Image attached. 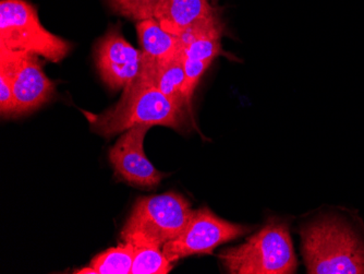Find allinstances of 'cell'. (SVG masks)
<instances>
[{
  "instance_id": "13",
  "label": "cell",
  "mask_w": 364,
  "mask_h": 274,
  "mask_svg": "<svg viewBox=\"0 0 364 274\" xmlns=\"http://www.w3.org/2000/svg\"><path fill=\"white\" fill-rule=\"evenodd\" d=\"M185 81V58L182 50L175 58L164 63L159 68L155 80V87L180 107L190 110L191 103L188 102L183 91Z\"/></svg>"
},
{
  "instance_id": "15",
  "label": "cell",
  "mask_w": 364,
  "mask_h": 274,
  "mask_svg": "<svg viewBox=\"0 0 364 274\" xmlns=\"http://www.w3.org/2000/svg\"><path fill=\"white\" fill-rule=\"evenodd\" d=\"M173 268V263L167 259L163 248L134 247L131 274H167Z\"/></svg>"
},
{
  "instance_id": "6",
  "label": "cell",
  "mask_w": 364,
  "mask_h": 274,
  "mask_svg": "<svg viewBox=\"0 0 364 274\" xmlns=\"http://www.w3.org/2000/svg\"><path fill=\"white\" fill-rule=\"evenodd\" d=\"M0 71L11 81L16 117L38 110L54 96V83L45 75L38 55L0 46Z\"/></svg>"
},
{
  "instance_id": "8",
  "label": "cell",
  "mask_w": 364,
  "mask_h": 274,
  "mask_svg": "<svg viewBox=\"0 0 364 274\" xmlns=\"http://www.w3.org/2000/svg\"><path fill=\"white\" fill-rule=\"evenodd\" d=\"M150 126L136 125L128 129L110 149L109 159L114 172L131 185L154 188L164 179L144 152V139Z\"/></svg>"
},
{
  "instance_id": "9",
  "label": "cell",
  "mask_w": 364,
  "mask_h": 274,
  "mask_svg": "<svg viewBox=\"0 0 364 274\" xmlns=\"http://www.w3.org/2000/svg\"><path fill=\"white\" fill-rule=\"evenodd\" d=\"M96 66L109 89L124 90L140 71L142 51L134 48L117 28H110L96 47Z\"/></svg>"
},
{
  "instance_id": "1",
  "label": "cell",
  "mask_w": 364,
  "mask_h": 274,
  "mask_svg": "<svg viewBox=\"0 0 364 274\" xmlns=\"http://www.w3.org/2000/svg\"><path fill=\"white\" fill-rule=\"evenodd\" d=\"M302 253L310 274H364V237L338 214H325L301 232Z\"/></svg>"
},
{
  "instance_id": "2",
  "label": "cell",
  "mask_w": 364,
  "mask_h": 274,
  "mask_svg": "<svg viewBox=\"0 0 364 274\" xmlns=\"http://www.w3.org/2000/svg\"><path fill=\"white\" fill-rule=\"evenodd\" d=\"M189 110L180 107L156 87L128 85L114 107L91 120L94 132L104 137L124 132L136 125L164 126L183 130Z\"/></svg>"
},
{
  "instance_id": "7",
  "label": "cell",
  "mask_w": 364,
  "mask_h": 274,
  "mask_svg": "<svg viewBox=\"0 0 364 274\" xmlns=\"http://www.w3.org/2000/svg\"><path fill=\"white\" fill-rule=\"evenodd\" d=\"M249 232V228L228 222L208 208L194 210L185 230L164 245L163 251L171 263L193 255H210L220 245Z\"/></svg>"
},
{
  "instance_id": "14",
  "label": "cell",
  "mask_w": 364,
  "mask_h": 274,
  "mask_svg": "<svg viewBox=\"0 0 364 274\" xmlns=\"http://www.w3.org/2000/svg\"><path fill=\"white\" fill-rule=\"evenodd\" d=\"M134 255V247L124 243L96 255L89 267L77 270L75 273L131 274Z\"/></svg>"
},
{
  "instance_id": "17",
  "label": "cell",
  "mask_w": 364,
  "mask_h": 274,
  "mask_svg": "<svg viewBox=\"0 0 364 274\" xmlns=\"http://www.w3.org/2000/svg\"><path fill=\"white\" fill-rule=\"evenodd\" d=\"M16 112L11 81L5 73L0 71V112L4 117H16Z\"/></svg>"
},
{
  "instance_id": "16",
  "label": "cell",
  "mask_w": 364,
  "mask_h": 274,
  "mask_svg": "<svg viewBox=\"0 0 364 274\" xmlns=\"http://www.w3.org/2000/svg\"><path fill=\"white\" fill-rule=\"evenodd\" d=\"M161 0H108L112 9L134 21L154 19Z\"/></svg>"
},
{
  "instance_id": "5",
  "label": "cell",
  "mask_w": 364,
  "mask_h": 274,
  "mask_svg": "<svg viewBox=\"0 0 364 274\" xmlns=\"http://www.w3.org/2000/svg\"><path fill=\"white\" fill-rule=\"evenodd\" d=\"M0 46L38 55L52 63L63 60L71 50L70 43L42 26L36 8L26 0H1Z\"/></svg>"
},
{
  "instance_id": "3",
  "label": "cell",
  "mask_w": 364,
  "mask_h": 274,
  "mask_svg": "<svg viewBox=\"0 0 364 274\" xmlns=\"http://www.w3.org/2000/svg\"><path fill=\"white\" fill-rule=\"evenodd\" d=\"M194 210L177 192L139 198L122 228V241L134 247H159L185 230Z\"/></svg>"
},
{
  "instance_id": "10",
  "label": "cell",
  "mask_w": 364,
  "mask_h": 274,
  "mask_svg": "<svg viewBox=\"0 0 364 274\" xmlns=\"http://www.w3.org/2000/svg\"><path fill=\"white\" fill-rule=\"evenodd\" d=\"M223 26L220 19L212 20L194 26L180 36L183 44L186 81L185 91L188 102L213 61L222 53Z\"/></svg>"
},
{
  "instance_id": "4",
  "label": "cell",
  "mask_w": 364,
  "mask_h": 274,
  "mask_svg": "<svg viewBox=\"0 0 364 274\" xmlns=\"http://www.w3.org/2000/svg\"><path fill=\"white\" fill-rule=\"evenodd\" d=\"M220 259L231 274H292L298 261L286 223L271 221L242 245L225 249Z\"/></svg>"
},
{
  "instance_id": "11",
  "label": "cell",
  "mask_w": 364,
  "mask_h": 274,
  "mask_svg": "<svg viewBox=\"0 0 364 274\" xmlns=\"http://www.w3.org/2000/svg\"><path fill=\"white\" fill-rule=\"evenodd\" d=\"M154 19L164 30L180 36L194 26L218 19V14L210 0H161Z\"/></svg>"
},
{
  "instance_id": "12",
  "label": "cell",
  "mask_w": 364,
  "mask_h": 274,
  "mask_svg": "<svg viewBox=\"0 0 364 274\" xmlns=\"http://www.w3.org/2000/svg\"><path fill=\"white\" fill-rule=\"evenodd\" d=\"M136 32L142 48V60L154 66H163L183 50L181 38L164 30L156 19L139 22Z\"/></svg>"
}]
</instances>
